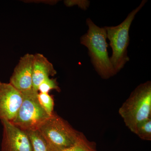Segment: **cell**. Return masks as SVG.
Masks as SVG:
<instances>
[{
	"mask_svg": "<svg viewBox=\"0 0 151 151\" xmlns=\"http://www.w3.org/2000/svg\"><path fill=\"white\" fill-rule=\"evenodd\" d=\"M88 29L80 38V43L88 49L89 55L98 75L108 79L117 74L108 56L107 32L105 28L100 27L90 18L86 19Z\"/></svg>",
	"mask_w": 151,
	"mask_h": 151,
	"instance_id": "6da1fadb",
	"label": "cell"
},
{
	"mask_svg": "<svg viewBox=\"0 0 151 151\" xmlns=\"http://www.w3.org/2000/svg\"><path fill=\"white\" fill-rule=\"evenodd\" d=\"M125 125L134 133L138 125L151 118V82L141 84L119 108Z\"/></svg>",
	"mask_w": 151,
	"mask_h": 151,
	"instance_id": "7a4b0ae2",
	"label": "cell"
},
{
	"mask_svg": "<svg viewBox=\"0 0 151 151\" xmlns=\"http://www.w3.org/2000/svg\"><path fill=\"white\" fill-rule=\"evenodd\" d=\"M143 0L137 7L130 13L122 23L116 26L104 27L107 38L110 41L112 54L110 58L111 63L116 73L124 67L129 60L127 48L130 42L129 32L130 27L137 14L147 3Z\"/></svg>",
	"mask_w": 151,
	"mask_h": 151,
	"instance_id": "3957f363",
	"label": "cell"
},
{
	"mask_svg": "<svg viewBox=\"0 0 151 151\" xmlns=\"http://www.w3.org/2000/svg\"><path fill=\"white\" fill-rule=\"evenodd\" d=\"M38 130L50 145L57 151H60L73 145L81 133L55 113Z\"/></svg>",
	"mask_w": 151,
	"mask_h": 151,
	"instance_id": "277c9868",
	"label": "cell"
},
{
	"mask_svg": "<svg viewBox=\"0 0 151 151\" xmlns=\"http://www.w3.org/2000/svg\"><path fill=\"white\" fill-rule=\"evenodd\" d=\"M33 90L22 94L23 100L15 118L11 123L27 132L38 130L50 117L40 105L37 95Z\"/></svg>",
	"mask_w": 151,
	"mask_h": 151,
	"instance_id": "5b68a950",
	"label": "cell"
},
{
	"mask_svg": "<svg viewBox=\"0 0 151 151\" xmlns=\"http://www.w3.org/2000/svg\"><path fill=\"white\" fill-rule=\"evenodd\" d=\"M23 100V94L10 83L0 81V120L12 122Z\"/></svg>",
	"mask_w": 151,
	"mask_h": 151,
	"instance_id": "8992f818",
	"label": "cell"
},
{
	"mask_svg": "<svg viewBox=\"0 0 151 151\" xmlns=\"http://www.w3.org/2000/svg\"><path fill=\"white\" fill-rule=\"evenodd\" d=\"M3 128L1 151H32L29 138L26 131L12 123L1 120Z\"/></svg>",
	"mask_w": 151,
	"mask_h": 151,
	"instance_id": "52a82bcc",
	"label": "cell"
},
{
	"mask_svg": "<svg viewBox=\"0 0 151 151\" xmlns=\"http://www.w3.org/2000/svg\"><path fill=\"white\" fill-rule=\"evenodd\" d=\"M34 55L27 54L21 58L10 79L9 83L22 94L32 91V69Z\"/></svg>",
	"mask_w": 151,
	"mask_h": 151,
	"instance_id": "ba28073f",
	"label": "cell"
},
{
	"mask_svg": "<svg viewBox=\"0 0 151 151\" xmlns=\"http://www.w3.org/2000/svg\"><path fill=\"white\" fill-rule=\"evenodd\" d=\"M56 70L51 63L43 55H34L32 69V89L38 92V89L41 83L50 76H54Z\"/></svg>",
	"mask_w": 151,
	"mask_h": 151,
	"instance_id": "9c48e42d",
	"label": "cell"
},
{
	"mask_svg": "<svg viewBox=\"0 0 151 151\" xmlns=\"http://www.w3.org/2000/svg\"><path fill=\"white\" fill-rule=\"evenodd\" d=\"M26 132L30 141L32 151H57L50 145L38 130Z\"/></svg>",
	"mask_w": 151,
	"mask_h": 151,
	"instance_id": "30bf717a",
	"label": "cell"
},
{
	"mask_svg": "<svg viewBox=\"0 0 151 151\" xmlns=\"http://www.w3.org/2000/svg\"><path fill=\"white\" fill-rule=\"evenodd\" d=\"M60 151H97L96 144L89 141L82 132L76 142L68 147Z\"/></svg>",
	"mask_w": 151,
	"mask_h": 151,
	"instance_id": "8fae6325",
	"label": "cell"
},
{
	"mask_svg": "<svg viewBox=\"0 0 151 151\" xmlns=\"http://www.w3.org/2000/svg\"><path fill=\"white\" fill-rule=\"evenodd\" d=\"M134 133L142 139L151 140V118L138 125Z\"/></svg>",
	"mask_w": 151,
	"mask_h": 151,
	"instance_id": "7c38bea8",
	"label": "cell"
},
{
	"mask_svg": "<svg viewBox=\"0 0 151 151\" xmlns=\"http://www.w3.org/2000/svg\"><path fill=\"white\" fill-rule=\"evenodd\" d=\"M38 99L42 108L49 115L51 116L54 110V102L53 98L48 93H40L37 95Z\"/></svg>",
	"mask_w": 151,
	"mask_h": 151,
	"instance_id": "4fadbf2b",
	"label": "cell"
},
{
	"mask_svg": "<svg viewBox=\"0 0 151 151\" xmlns=\"http://www.w3.org/2000/svg\"><path fill=\"white\" fill-rule=\"evenodd\" d=\"M51 90H55L60 92V89L58 86V83L56 79L47 78L40 84L38 89L40 93H48Z\"/></svg>",
	"mask_w": 151,
	"mask_h": 151,
	"instance_id": "5bb4252c",
	"label": "cell"
},
{
	"mask_svg": "<svg viewBox=\"0 0 151 151\" xmlns=\"http://www.w3.org/2000/svg\"><path fill=\"white\" fill-rule=\"evenodd\" d=\"M64 4L67 6L77 5L84 10L86 9L89 6V1H65Z\"/></svg>",
	"mask_w": 151,
	"mask_h": 151,
	"instance_id": "9a60e30c",
	"label": "cell"
}]
</instances>
